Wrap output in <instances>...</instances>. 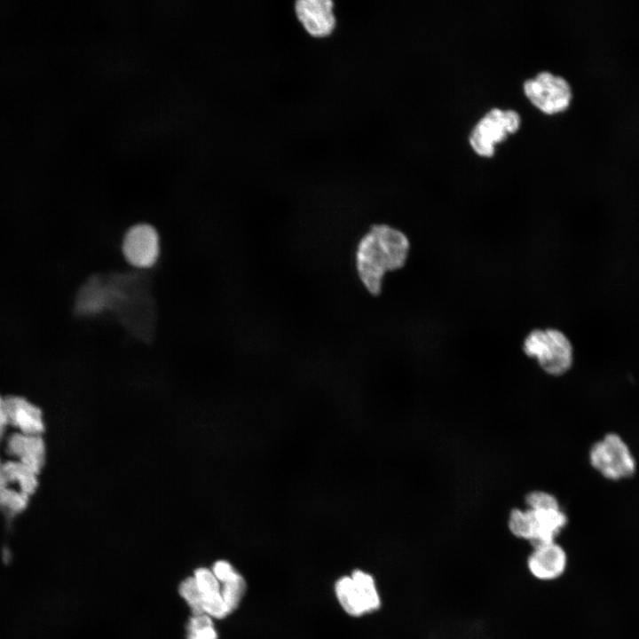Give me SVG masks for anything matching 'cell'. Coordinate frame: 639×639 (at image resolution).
Here are the masks:
<instances>
[{"label": "cell", "mask_w": 639, "mask_h": 639, "mask_svg": "<svg viewBox=\"0 0 639 639\" xmlns=\"http://www.w3.org/2000/svg\"><path fill=\"white\" fill-rule=\"evenodd\" d=\"M188 639H201V638H199V637H197V636H195V635H193L189 634Z\"/></svg>", "instance_id": "cell-24"}, {"label": "cell", "mask_w": 639, "mask_h": 639, "mask_svg": "<svg viewBox=\"0 0 639 639\" xmlns=\"http://www.w3.org/2000/svg\"><path fill=\"white\" fill-rule=\"evenodd\" d=\"M409 249V240L400 230L386 225L372 226L355 252L356 271L365 288L378 295L385 275L405 265Z\"/></svg>", "instance_id": "cell-1"}, {"label": "cell", "mask_w": 639, "mask_h": 639, "mask_svg": "<svg viewBox=\"0 0 639 639\" xmlns=\"http://www.w3.org/2000/svg\"><path fill=\"white\" fill-rule=\"evenodd\" d=\"M8 425L4 398L0 396V437L4 432L6 426Z\"/></svg>", "instance_id": "cell-23"}, {"label": "cell", "mask_w": 639, "mask_h": 639, "mask_svg": "<svg viewBox=\"0 0 639 639\" xmlns=\"http://www.w3.org/2000/svg\"><path fill=\"white\" fill-rule=\"evenodd\" d=\"M188 632L201 639H217L211 619L203 614L190 619Z\"/></svg>", "instance_id": "cell-20"}, {"label": "cell", "mask_w": 639, "mask_h": 639, "mask_svg": "<svg viewBox=\"0 0 639 639\" xmlns=\"http://www.w3.org/2000/svg\"><path fill=\"white\" fill-rule=\"evenodd\" d=\"M5 449L14 461L36 474L42 470L45 462V445L41 435L14 432L8 437Z\"/></svg>", "instance_id": "cell-10"}, {"label": "cell", "mask_w": 639, "mask_h": 639, "mask_svg": "<svg viewBox=\"0 0 639 639\" xmlns=\"http://www.w3.org/2000/svg\"><path fill=\"white\" fill-rule=\"evenodd\" d=\"M245 591L246 581L237 572L223 582L221 594L230 613L239 606Z\"/></svg>", "instance_id": "cell-17"}, {"label": "cell", "mask_w": 639, "mask_h": 639, "mask_svg": "<svg viewBox=\"0 0 639 639\" xmlns=\"http://www.w3.org/2000/svg\"><path fill=\"white\" fill-rule=\"evenodd\" d=\"M335 592L339 604L348 614L353 617L366 614L363 603L351 576L340 578L335 582Z\"/></svg>", "instance_id": "cell-14"}, {"label": "cell", "mask_w": 639, "mask_h": 639, "mask_svg": "<svg viewBox=\"0 0 639 639\" xmlns=\"http://www.w3.org/2000/svg\"><path fill=\"white\" fill-rule=\"evenodd\" d=\"M525 354L537 360L548 375L561 376L572 367L573 346L568 336L556 328L534 329L523 343Z\"/></svg>", "instance_id": "cell-2"}, {"label": "cell", "mask_w": 639, "mask_h": 639, "mask_svg": "<svg viewBox=\"0 0 639 639\" xmlns=\"http://www.w3.org/2000/svg\"><path fill=\"white\" fill-rule=\"evenodd\" d=\"M351 577L359 594L366 613L378 610L381 600L372 575L361 570H355Z\"/></svg>", "instance_id": "cell-15"}, {"label": "cell", "mask_w": 639, "mask_h": 639, "mask_svg": "<svg viewBox=\"0 0 639 639\" xmlns=\"http://www.w3.org/2000/svg\"><path fill=\"white\" fill-rule=\"evenodd\" d=\"M1 463H2V462H1V461H0V465H1Z\"/></svg>", "instance_id": "cell-25"}, {"label": "cell", "mask_w": 639, "mask_h": 639, "mask_svg": "<svg viewBox=\"0 0 639 639\" xmlns=\"http://www.w3.org/2000/svg\"><path fill=\"white\" fill-rule=\"evenodd\" d=\"M520 124L519 114L514 110L493 108L474 127L469 142L476 153L492 156L494 144L515 132Z\"/></svg>", "instance_id": "cell-5"}, {"label": "cell", "mask_w": 639, "mask_h": 639, "mask_svg": "<svg viewBox=\"0 0 639 639\" xmlns=\"http://www.w3.org/2000/svg\"><path fill=\"white\" fill-rule=\"evenodd\" d=\"M568 556L564 548L556 541L533 548L527 558L531 574L540 580H554L565 572Z\"/></svg>", "instance_id": "cell-7"}, {"label": "cell", "mask_w": 639, "mask_h": 639, "mask_svg": "<svg viewBox=\"0 0 639 639\" xmlns=\"http://www.w3.org/2000/svg\"><path fill=\"white\" fill-rule=\"evenodd\" d=\"M531 510L533 514L535 526L534 539L531 542L532 548L554 542L568 523L566 514L561 508Z\"/></svg>", "instance_id": "cell-12"}, {"label": "cell", "mask_w": 639, "mask_h": 639, "mask_svg": "<svg viewBox=\"0 0 639 639\" xmlns=\"http://www.w3.org/2000/svg\"><path fill=\"white\" fill-rule=\"evenodd\" d=\"M193 578L202 596L221 591L218 580L207 568H198Z\"/></svg>", "instance_id": "cell-21"}, {"label": "cell", "mask_w": 639, "mask_h": 639, "mask_svg": "<svg viewBox=\"0 0 639 639\" xmlns=\"http://www.w3.org/2000/svg\"><path fill=\"white\" fill-rule=\"evenodd\" d=\"M525 503L531 509H548L561 508L558 499L551 493L543 490H532L526 493Z\"/></svg>", "instance_id": "cell-19"}, {"label": "cell", "mask_w": 639, "mask_h": 639, "mask_svg": "<svg viewBox=\"0 0 639 639\" xmlns=\"http://www.w3.org/2000/svg\"><path fill=\"white\" fill-rule=\"evenodd\" d=\"M4 403L8 424L15 427L18 432L42 436L44 422L37 406L20 396L4 398Z\"/></svg>", "instance_id": "cell-11"}, {"label": "cell", "mask_w": 639, "mask_h": 639, "mask_svg": "<svg viewBox=\"0 0 639 639\" xmlns=\"http://www.w3.org/2000/svg\"><path fill=\"white\" fill-rule=\"evenodd\" d=\"M296 13L306 31L316 37L329 35L335 24L333 2L329 0H299Z\"/></svg>", "instance_id": "cell-9"}, {"label": "cell", "mask_w": 639, "mask_h": 639, "mask_svg": "<svg viewBox=\"0 0 639 639\" xmlns=\"http://www.w3.org/2000/svg\"><path fill=\"white\" fill-rule=\"evenodd\" d=\"M235 572V569L227 561L216 562L212 569L215 577L222 583L227 580Z\"/></svg>", "instance_id": "cell-22"}, {"label": "cell", "mask_w": 639, "mask_h": 639, "mask_svg": "<svg viewBox=\"0 0 639 639\" xmlns=\"http://www.w3.org/2000/svg\"><path fill=\"white\" fill-rule=\"evenodd\" d=\"M120 290L111 283L91 278L80 289L75 302V311L83 316L98 315L116 302Z\"/></svg>", "instance_id": "cell-8"}, {"label": "cell", "mask_w": 639, "mask_h": 639, "mask_svg": "<svg viewBox=\"0 0 639 639\" xmlns=\"http://www.w3.org/2000/svg\"><path fill=\"white\" fill-rule=\"evenodd\" d=\"M122 252L133 267L148 269L154 266L160 255V238L156 229L146 223L132 225L123 236Z\"/></svg>", "instance_id": "cell-6"}, {"label": "cell", "mask_w": 639, "mask_h": 639, "mask_svg": "<svg viewBox=\"0 0 639 639\" xmlns=\"http://www.w3.org/2000/svg\"><path fill=\"white\" fill-rule=\"evenodd\" d=\"M508 528L516 538L525 540L531 543L535 533L532 511L527 508L511 509L508 519Z\"/></svg>", "instance_id": "cell-16"}, {"label": "cell", "mask_w": 639, "mask_h": 639, "mask_svg": "<svg viewBox=\"0 0 639 639\" xmlns=\"http://www.w3.org/2000/svg\"><path fill=\"white\" fill-rule=\"evenodd\" d=\"M178 591L189 604L193 616L203 614L202 595L194 578L189 577L183 580L179 585Z\"/></svg>", "instance_id": "cell-18"}, {"label": "cell", "mask_w": 639, "mask_h": 639, "mask_svg": "<svg viewBox=\"0 0 639 639\" xmlns=\"http://www.w3.org/2000/svg\"><path fill=\"white\" fill-rule=\"evenodd\" d=\"M524 91L531 102L547 114L563 112L572 99V90L569 82L550 72H540L524 83Z\"/></svg>", "instance_id": "cell-4"}, {"label": "cell", "mask_w": 639, "mask_h": 639, "mask_svg": "<svg viewBox=\"0 0 639 639\" xmlns=\"http://www.w3.org/2000/svg\"><path fill=\"white\" fill-rule=\"evenodd\" d=\"M591 467L604 478L619 481L631 477L636 470L634 454L617 433H607L595 442L588 453Z\"/></svg>", "instance_id": "cell-3"}, {"label": "cell", "mask_w": 639, "mask_h": 639, "mask_svg": "<svg viewBox=\"0 0 639 639\" xmlns=\"http://www.w3.org/2000/svg\"><path fill=\"white\" fill-rule=\"evenodd\" d=\"M37 476L38 474L14 460L0 465V485L19 490L28 496L34 494L37 489Z\"/></svg>", "instance_id": "cell-13"}]
</instances>
